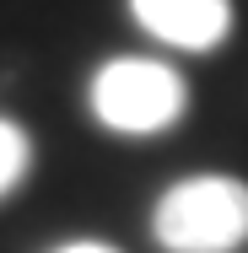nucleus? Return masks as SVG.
<instances>
[{"label":"nucleus","instance_id":"1","mask_svg":"<svg viewBox=\"0 0 248 253\" xmlns=\"http://www.w3.org/2000/svg\"><path fill=\"white\" fill-rule=\"evenodd\" d=\"M151 237L167 253H227L248 237V183L205 172L173 183L156 215H151Z\"/></svg>","mask_w":248,"mask_h":253},{"label":"nucleus","instance_id":"2","mask_svg":"<svg viewBox=\"0 0 248 253\" xmlns=\"http://www.w3.org/2000/svg\"><path fill=\"white\" fill-rule=\"evenodd\" d=\"M189 108V86L162 59H108L92 76V113L119 135H156L178 124Z\"/></svg>","mask_w":248,"mask_h":253},{"label":"nucleus","instance_id":"3","mask_svg":"<svg viewBox=\"0 0 248 253\" xmlns=\"http://www.w3.org/2000/svg\"><path fill=\"white\" fill-rule=\"evenodd\" d=\"M130 11L151 38L189 54H210L232 33V0H130Z\"/></svg>","mask_w":248,"mask_h":253},{"label":"nucleus","instance_id":"4","mask_svg":"<svg viewBox=\"0 0 248 253\" xmlns=\"http://www.w3.org/2000/svg\"><path fill=\"white\" fill-rule=\"evenodd\" d=\"M27 162H33V140H27V129L11 124V119H0V200L27 178Z\"/></svg>","mask_w":248,"mask_h":253},{"label":"nucleus","instance_id":"5","mask_svg":"<svg viewBox=\"0 0 248 253\" xmlns=\"http://www.w3.org/2000/svg\"><path fill=\"white\" fill-rule=\"evenodd\" d=\"M59 253H119V248H108V243H70V248H59Z\"/></svg>","mask_w":248,"mask_h":253}]
</instances>
